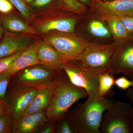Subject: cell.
Segmentation results:
<instances>
[{"label": "cell", "instance_id": "cell-6", "mask_svg": "<svg viewBox=\"0 0 133 133\" xmlns=\"http://www.w3.org/2000/svg\"><path fill=\"white\" fill-rule=\"evenodd\" d=\"M45 41L57 51L61 65L78 59L89 45L77 37L64 34L49 36Z\"/></svg>", "mask_w": 133, "mask_h": 133}, {"label": "cell", "instance_id": "cell-35", "mask_svg": "<svg viewBox=\"0 0 133 133\" xmlns=\"http://www.w3.org/2000/svg\"><path fill=\"white\" fill-rule=\"evenodd\" d=\"M3 32V28L2 24L1 21H0V38H1L2 36Z\"/></svg>", "mask_w": 133, "mask_h": 133}, {"label": "cell", "instance_id": "cell-28", "mask_svg": "<svg viewBox=\"0 0 133 133\" xmlns=\"http://www.w3.org/2000/svg\"><path fill=\"white\" fill-rule=\"evenodd\" d=\"M129 35L133 34V16L119 17Z\"/></svg>", "mask_w": 133, "mask_h": 133}, {"label": "cell", "instance_id": "cell-13", "mask_svg": "<svg viewBox=\"0 0 133 133\" xmlns=\"http://www.w3.org/2000/svg\"><path fill=\"white\" fill-rule=\"evenodd\" d=\"M58 73L54 80L41 89L21 116L46 111L50 104L57 84Z\"/></svg>", "mask_w": 133, "mask_h": 133}, {"label": "cell", "instance_id": "cell-7", "mask_svg": "<svg viewBox=\"0 0 133 133\" xmlns=\"http://www.w3.org/2000/svg\"><path fill=\"white\" fill-rule=\"evenodd\" d=\"M120 41L115 48L107 72L122 73L128 77L133 75V34Z\"/></svg>", "mask_w": 133, "mask_h": 133}, {"label": "cell", "instance_id": "cell-16", "mask_svg": "<svg viewBox=\"0 0 133 133\" xmlns=\"http://www.w3.org/2000/svg\"><path fill=\"white\" fill-rule=\"evenodd\" d=\"M76 21L74 18H64L51 20L38 25L36 30L38 32L48 33L51 30L70 33L74 30Z\"/></svg>", "mask_w": 133, "mask_h": 133}, {"label": "cell", "instance_id": "cell-4", "mask_svg": "<svg viewBox=\"0 0 133 133\" xmlns=\"http://www.w3.org/2000/svg\"><path fill=\"white\" fill-rule=\"evenodd\" d=\"M59 70H51L41 64L29 66L11 77L8 87L31 88L48 84L56 78Z\"/></svg>", "mask_w": 133, "mask_h": 133}, {"label": "cell", "instance_id": "cell-11", "mask_svg": "<svg viewBox=\"0 0 133 133\" xmlns=\"http://www.w3.org/2000/svg\"><path fill=\"white\" fill-rule=\"evenodd\" d=\"M92 3L95 9L104 15L118 17L133 16V0H92Z\"/></svg>", "mask_w": 133, "mask_h": 133}, {"label": "cell", "instance_id": "cell-12", "mask_svg": "<svg viewBox=\"0 0 133 133\" xmlns=\"http://www.w3.org/2000/svg\"><path fill=\"white\" fill-rule=\"evenodd\" d=\"M40 43L31 45L26 48L9 66L0 74L12 77L22 69L31 65L41 64L38 57V48Z\"/></svg>", "mask_w": 133, "mask_h": 133}, {"label": "cell", "instance_id": "cell-1", "mask_svg": "<svg viewBox=\"0 0 133 133\" xmlns=\"http://www.w3.org/2000/svg\"><path fill=\"white\" fill-rule=\"evenodd\" d=\"M114 101L99 94L89 95L85 102H78L65 115L75 133H101L103 115Z\"/></svg>", "mask_w": 133, "mask_h": 133}, {"label": "cell", "instance_id": "cell-25", "mask_svg": "<svg viewBox=\"0 0 133 133\" xmlns=\"http://www.w3.org/2000/svg\"><path fill=\"white\" fill-rule=\"evenodd\" d=\"M11 77L0 74V100L5 99Z\"/></svg>", "mask_w": 133, "mask_h": 133}, {"label": "cell", "instance_id": "cell-37", "mask_svg": "<svg viewBox=\"0 0 133 133\" xmlns=\"http://www.w3.org/2000/svg\"><path fill=\"white\" fill-rule=\"evenodd\" d=\"M35 0H23L25 3H32Z\"/></svg>", "mask_w": 133, "mask_h": 133}, {"label": "cell", "instance_id": "cell-30", "mask_svg": "<svg viewBox=\"0 0 133 133\" xmlns=\"http://www.w3.org/2000/svg\"><path fill=\"white\" fill-rule=\"evenodd\" d=\"M57 121H49L37 132L38 133H55Z\"/></svg>", "mask_w": 133, "mask_h": 133}, {"label": "cell", "instance_id": "cell-2", "mask_svg": "<svg viewBox=\"0 0 133 133\" xmlns=\"http://www.w3.org/2000/svg\"><path fill=\"white\" fill-rule=\"evenodd\" d=\"M83 88L74 85L63 69L58 73L57 84L50 104L46 111L49 121H57L65 116L72 105L79 100L87 97Z\"/></svg>", "mask_w": 133, "mask_h": 133}, {"label": "cell", "instance_id": "cell-20", "mask_svg": "<svg viewBox=\"0 0 133 133\" xmlns=\"http://www.w3.org/2000/svg\"><path fill=\"white\" fill-rule=\"evenodd\" d=\"M88 28L91 34L96 36L103 38L110 37V33L108 29L99 21H92L90 23Z\"/></svg>", "mask_w": 133, "mask_h": 133}, {"label": "cell", "instance_id": "cell-36", "mask_svg": "<svg viewBox=\"0 0 133 133\" xmlns=\"http://www.w3.org/2000/svg\"><path fill=\"white\" fill-rule=\"evenodd\" d=\"M78 1H80V2L84 4L88 3V0H78Z\"/></svg>", "mask_w": 133, "mask_h": 133}, {"label": "cell", "instance_id": "cell-31", "mask_svg": "<svg viewBox=\"0 0 133 133\" xmlns=\"http://www.w3.org/2000/svg\"><path fill=\"white\" fill-rule=\"evenodd\" d=\"M10 113L9 108L5 99L0 100V116Z\"/></svg>", "mask_w": 133, "mask_h": 133}, {"label": "cell", "instance_id": "cell-34", "mask_svg": "<svg viewBox=\"0 0 133 133\" xmlns=\"http://www.w3.org/2000/svg\"><path fill=\"white\" fill-rule=\"evenodd\" d=\"M130 129L131 133H133V107H132V110H131Z\"/></svg>", "mask_w": 133, "mask_h": 133}, {"label": "cell", "instance_id": "cell-33", "mask_svg": "<svg viewBox=\"0 0 133 133\" xmlns=\"http://www.w3.org/2000/svg\"><path fill=\"white\" fill-rule=\"evenodd\" d=\"M128 78L133 82V85L131 88H129L126 92V96L131 103L133 104V75L129 76Z\"/></svg>", "mask_w": 133, "mask_h": 133}, {"label": "cell", "instance_id": "cell-15", "mask_svg": "<svg viewBox=\"0 0 133 133\" xmlns=\"http://www.w3.org/2000/svg\"><path fill=\"white\" fill-rule=\"evenodd\" d=\"M37 53L42 65L54 70L59 71L62 69L57 51L46 41L39 43Z\"/></svg>", "mask_w": 133, "mask_h": 133}, {"label": "cell", "instance_id": "cell-14", "mask_svg": "<svg viewBox=\"0 0 133 133\" xmlns=\"http://www.w3.org/2000/svg\"><path fill=\"white\" fill-rule=\"evenodd\" d=\"M33 39L24 36L7 35L0 43V59L14 55L31 45Z\"/></svg>", "mask_w": 133, "mask_h": 133}, {"label": "cell", "instance_id": "cell-29", "mask_svg": "<svg viewBox=\"0 0 133 133\" xmlns=\"http://www.w3.org/2000/svg\"><path fill=\"white\" fill-rule=\"evenodd\" d=\"M9 0H0V12L3 14H8L12 12L14 8Z\"/></svg>", "mask_w": 133, "mask_h": 133}, {"label": "cell", "instance_id": "cell-38", "mask_svg": "<svg viewBox=\"0 0 133 133\" xmlns=\"http://www.w3.org/2000/svg\"><path fill=\"white\" fill-rule=\"evenodd\" d=\"M113 1V0H107V1Z\"/></svg>", "mask_w": 133, "mask_h": 133}, {"label": "cell", "instance_id": "cell-18", "mask_svg": "<svg viewBox=\"0 0 133 133\" xmlns=\"http://www.w3.org/2000/svg\"><path fill=\"white\" fill-rule=\"evenodd\" d=\"M113 35L119 40L130 36L120 19L118 17L104 15L103 16Z\"/></svg>", "mask_w": 133, "mask_h": 133}, {"label": "cell", "instance_id": "cell-24", "mask_svg": "<svg viewBox=\"0 0 133 133\" xmlns=\"http://www.w3.org/2000/svg\"><path fill=\"white\" fill-rule=\"evenodd\" d=\"M25 18L28 19L30 16L29 9L23 0H9Z\"/></svg>", "mask_w": 133, "mask_h": 133}, {"label": "cell", "instance_id": "cell-17", "mask_svg": "<svg viewBox=\"0 0 133 133\" xmlns=\"http://www.w3.org/2000/svg\"><path fill=\"white\" fill-rule=\"evenodd\" d=\"M1 21L3 27L10 32L38 34L36 30L16 16L11 15L4 16L2 18Z\"/></svg>", "mask_w": 133, "mask_h": 133}, {"label": "cell", "instance_id": "cell-5", "mask_svg": "<svg viewBox=\"0 0 133 133\" xmlns=\"http://www.w3.org/2000/svg\"><path fill=\"white\" fill-rule=\"evenodd\" d=\"M61 69L64 71L72 83L85 90L88 96L99 94V79L101 74L104 72L89 69L75 60L63 64Z\"/></svg>", "mask_w": 133, "mask_h": 133}, {"label": "cell", "instance_id": "cell-3", "mask_svg": "<svg viewBox=\"0 0 133 133\" xmlns=\"http://www.w3.org/2000/svg\"><path fill=\"white\" fill-rule=\"evenodd\" d=\"M132 107L129 104L114 101L104 113L100 126L101 133H131Z\"/></svg>", "mask_w": 133, "mask_h": 133}, {"label": "cell", "instance_id": "cell-26", "mask_svg": "<svg viewBox=\"0 0 133 133\" xmlns=\"http://www.w3.org/2000/svg\"><path fill=\"white\" fill-rule=\"evenodd\" d=\"M24 50L19 51L14 55L0 59V74L8 68L13 61L19 56Z\"/></svg>", "mask_w": 133, "mask_h": 133}, {"label": "cell", "instance_id": "cell-10", "mask_svg": "<svg viewBox=\"0 0 133 133\" xmlns=\"http://www.w3.org/2000/svg\"><path fill=\"white\" fill-rule=\"evenodd\" d=\"M48 122L46 111L20 116L12 120V133H37Z\"/></svg>", "mask_w": 133, "mask_h": 133}, {"label": "cell", "instance_id": "cell-9", "mask_svg": "<svg viewBox=\"0 0 133 133\" xmlns=\"http://www.w3.org/2000/svg\"><path fill=\"white\" fill-rule=\"evenodd\" d=\"M47 84L31 88L8 87L5 100L13 119L21 116L41 89Z\"/></svg>", "mask_w": 133, "mask_h": 133}, {"label": "cell", "instance_id": "cell-8", "mask_svg": "<svg viewBox=\"0 0 133 133\" xmlns=\"http://www.w3.org/2000/svg\"><path fill=\"white\" fill-rule=\"evenodd\" d=\"M115 47L111 45H89L76 62L96 71L107 72Z\"/></svg>", "mask_w": 133, "mask_h": 133}, {"label": "cell", "instance_id": "cell-22", "mask_svg": "<svg viewBox=\"0 0 133 133\" xmlns=\"http://www.w3.org/2000/svg\"><path fill=\"white\" fill-rule=\"evenodd\" d=\"M12 120L10 113L0 116V133H12Z\"/></svg>", "mask_w": 133, "mask_h": 133}, {"label": "cell", "instance_id": "cell-23", "mask_svg": "<svg viewBox=\"0 0 133 133\" xmlns=\"http://www.w3.org/2000/svg\"><path fill=\"white\" fill-rule=\"evenodd\" d=\"M56 133H75L66 116L56 122Z\"/></svg>", "mask_w": 133, "mask_h": 133}, {"label": "cell", "instance_id": "cell-19", "mask_svg": "<svg viewBox=\"0 0 133 133\" xmlns=\"http://www.w3.org/2000/svg\"><path fill=\"white\" fill-rule=\"evenodd\" d=\"M115 79L112 74L107 72L101 74L99 79L98 94L104 96L114 85Z\"/></svg>", "mask_w": 133, "mask_h": 133}, {"label": "cell", "instance_id": "cell-21", "mask_svg": "<svg viewBox=\"0 0 133 133\" xmlns=\"http://www.w3.org/2000/svg\"><path fill=\"white\" fill-rule=\"evenodd\" d=\"M62 6L70 11L76 13H82L86 10L84 3L78 0H60Z\"/></svg>", "mask_w": 133, "mask_h": 133}, {"label": "cell", "instance_id": "cell-27", "mask_svg": "<svg viewBox=\"0 0 133 133\" xmlns=\"http://www.w3.org/2000/svg\"><path fill=\"white\" fill-rule=\"evenodd\" d=\"M114 85L122 90H128L133 85V82L126 76H122L115 79Z\"/></svg>", "mask_w": 133, "mask_h": 133}, {"label": "cell", "instance_id": "cell-32", "mask_svg": "<svg viewBox=\"0 0 133 133\" xmlns=\"http://www.w3.org/2000/svg\"><path fill=\"white\" fill-rule=\"evenodd\" d=\"M52 1V0H35L31 3V4L35 7H42L48 5Z\"/></svg>", "mask_w": 133, "mask_h": 133}]
</instances>
